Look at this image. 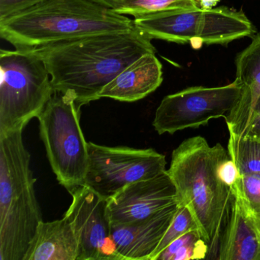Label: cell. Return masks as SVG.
I'll use <instances>...</instances> for the list:
<instances>
[{
  "instance_id": "5bb4252c",
  "label": "cell",
  "mask_w": 260,
  "mask_h": 260,
  "mask_svg": "<svg viewBox=\"0 0 260 260\" xmlns=\"http://www.w3.org/2000/svg\"><path fill=\"white\" fill-rule=\"evenodd\" d=\"M162 80V64L155 54L148 53L131 63L105 86L100 98L133 103L154 92Z\"/></svg>"
},
{
  "instance_id": "7c38bea8",
  "label": "cell",
  "mask_w": 260,
  "mask_h": 260,
  "mask_svg": "<svg viewBox=\"0 0 260 260\" xmlns=\"http://www.w3.org/2000/svg\"><path fill=\"white\" fill-rule=\"evenodd\" d=\"M180 206L176 202L144 220L112 225V236L121 260H150Z\"/></svg>"
},
{
  "instance_id": "9a60e30c",
  "label": "cell",
  "mask_w": 260,
  "mask_h": 260,
  "mask_svg": "<svg viewBox=\"0 0 260 260\" xmlns=\"http://www.w3.org/2000/svg\"><path fill=\"white\" fill-rule=\"evenodd\" d=\"M78 252L75 231L63 217L39 224L24 260H77Z\"/></svg>"
},
{
  "instance_id": "ffe728a7",
  "label": "cell",
  "mask_w": 260,
  "mask_h": 260,
  "mask_svg": "<svg viewBox=\"0 0 260 260\" xmlns=\"http://www.w3.org/2000/svg\"><path fill=\"white\" fill-rule=\"evenodd\" d=\"M174 10H201L196 0H123L115 11L134 18Z\"/></svg>"
},
{
  "instance_id": "3957f363",
  "label": "cell",
  "mask_w": 260,
  "mask_h": 260,
  "mask_svg": "<svg viewBox=\"0 0 260 260\" xmlns=\"http://www.w3.org/2000/svg\"><path fill=\"white\" fill-rule=\"evenodd\" d=\"M134 20L86 0H45L0 20V37L21 51L133 29Z\"/></svg>"
},
{
  "instance_id": "7402d4cb",
  "label": "cell",
  "mask_w": 260,
  "mask_h": 260,
  "mask_svg": "<svg viewBox=\"0 0 260 260\" xmlns=\"http://www.w3.org/2000/svg\"><path fill=\"white\" fill-rule=\"evenodd\" d=\"M45 0H0V20L28 10Z\"/></svg>"
},
{
  "instance_id": "30bf717a",
  "label": "cell",
  "mask_w": 260,
  "mask_h": 260,
  "mask_svg": "<svg viewBox=\"0 0 260 260\" xmlns=\"http://www.w3.org/2000/svg\"><path fill=\"white\" fill-rule=\"evenodd\" d=\"M69 193L72 202L63 217L78 239L77 260H121L112 238L107 199L85 185Z\"/></svg>"
},
{
  "instance_id": "e0dca14e",
  "label": "cell",
  "mask_w": 260,
  "mask_h": 260,
  "mask_svg": "<svg viewBox=\"0 0 260 260\" xmlns=\"http://www.w3.org/2000/svg\"><path fill=\"white\" fill-rule=\"evenodd\" d=\"M232 191L260 243V177L240 175Z\"/></svg>"
},
{
  "instance_id": "9c48e42d",
  "label": "cell",
  "mask_w": 260,
  "mask_h": 260,
  "mask_svg": "<svg viewBox=\"0 0 260 260\" xmlns=\"http://www.w3.org/2000/svg\"><path fill=\"white\" fill-rule=\"evenodd\" d=\"M241 88L235 81L218 87L192 86L164 97L153 125L159 135L208 125L210 120L226 118L237 106Z\"/></svg>"
},
{
  "instance_id": "8fae6325",
  "label": "cell",
  "mask_w": 260,
  "mask_h": 260,
  "mask_svg": "<svg viewBox=\"0 0 260 260\" xmlns=\"http://www.w3.org/2000/svg\"><path fill=\"white\" fill-rule=\"evenodd\" d=\"M179 202L176 186L165 171L124 187L108 199V210L112 225L125 224L144 220Z\"/></svg>"
},
{
  "instance_id": "d4e9b609",
  "label": "cell",
  "mask_w": 260,
  "mask_h": 260,
  "mask_svg": "<svg viewBox=\"0 0 260 260\" xmlns=\"http://www.w3.org/2000/svg\"><path fill=\"white\" fill-rule=\"evenodd\" d=\"M86 1L101 6L105 8L115 10V9L118 8L123 0H86Z\"/></svg>"
},
{
  "instance_id": "603a6c76",
  "label": "cell",
  "mask_w": 260,
  "mask_h": 260,
  "mask_svg": "<svg viewBox=\"0 0 260 260\" xmlns=\"http://www.w3.org/2000/svg\"><path fill=\"white\" fill-rule=\"evenodd\" d=\"M217 174L225 185L232 188L240 178V172L230 156L223 158L217 166Z\"/></svg>"
},
{
  "instance_id": "44dd1931",
  "label": "cell",
  "mask_w": 260,
  "mask_h": 260,
  "mask_svg": "<svg viewBox=\"0 0 260 260\" xmlns=\"http://www.w3.org/2000/svg\"><path fill=\"white\" fill-rule=\"evenodd\" d=\"M194 230H199L194 217L185 205L180 204L179 210L175 215L171 224L164 234L159 246L152 255L150 260H155L156 257L176 239Z\"/></svg>"
},
{
  "instance_id": "5b68a950",
  "label": "cell",
  "mask_w": 260,
  "mask_h": 260,
  "mask_svg": "<svg viewBox=\"0 0 260 260\" xmlns=\"http://www.w3.org/2000/svg\"><path fill=\"white\" fill-rule=\"evenodd\" d=\"M0 135L25 128L54 94L43 59L34 51H0Z\"/></svg>"
},
{
  "instance_id": "52a82bcc",
  "label": "cell",
  "mask_w": 260,
  "mask_h": 260,
  "mask_svg": "<svg viewBox=\"0 0 260 260\" xmlns=\"http://www.w3.org/2000/svg\"><path fill=\"white\" fill-rule=\"evenodd\" d=\"M80 109L70 92H54L38 118L53 172L68 191L83 185L89 169L88 142L80 127Z\"/></svg>"
},
{
  "instance_id": "8992f818",
  "label": "cell",
  "mask_w": 260,
  "mask_h": 260,
  "mask_svg": "<svg viewBox=\"0 0 260 260\" xmlns=\"http://www.w3.org/2000/svg\"><path fill=\"white\" fill-rule=\"evenodd\" d=\"M135 27L152 39L202 45H228L252 36L255 28L242 10L226 7L211 10H174L135 18Z\"/></svg>"
},
{
  "instance_id": "ac0fdd59",
  "label": "cell",
  "mask_w": 260,
  "mask_h": 260,
  "mask_svg": "<svg viewBox=\"0 0 260 260\" xmlns=\"http://www.w3.org/2000/svg\"><path fill=\"white\" fill-rule=\"evenodd\" d=\"M228 152L240 175L260 177V142L230 135Z\"/></svg>"
},
{
  "instance_id": "ba28073f",
  "label": "cell",
  "mask_w": 260,
  "mask_h": 260,
  "mask_svg": "<svg viewBox=\"0 0 260 260\" xmlns=\"http://www.w3.org/2000/svg\"><path fill=\"white\" fill-rule=\"evenodd\" d=\"M88 152L89 169L84 185L107 200L129 184L167 171L166 156L151 148L107 147L88 142Z\"/></svg>"
},
{
  "instance_id": "277c9868",
  "label": "cell",
  "mask_w": 260,
  "mask_h": 260,
  "mask_svg": "<svg viewBox=\"0 0 260 260\" xmlns=\"http://www.w3.org/2000/svg\"><path fill=\"white\" fill-rule=\"evenodd\" d=\"M22 132L0 135V260H24L43 221Z\"/></svg>"
},
{
  "instance_id": "d6986e66",
  "label": "cell",
  "mask_w": 260,
  "mask_h": 260,
  "mask_svg": "<svg viewBox=\"0 0 260 260\" xmlns=\"http://www.w3.org/2000/svg\"><path fill=\"white\" fill-rule=\"evenodd\" d=\"M208 246L199 230L189 231L164 249L155 260H198L207 258Z\"/></svg>"
},
{
  "instance_id": "7a4b0ae2",
  "label": "cell",
  "mask_w": 260,
  "mask_h": 260,
  "mask_svg": "<svg viewBox=\"0 0 260 260\" xmlns=\"http://www.w3.org/2000/svg\"><path fill=\"white\" fill-rule=\"evenodd\" d=\"M228 156L221 144L211 147L205 138L192 137L173 150L167 170L179 202L191 211L208 244L207 258H217L220 237L231 215L232 188L217 174L219 162Z\"/></svg>"
},
{
  "instance_id": "4fadbf2b",
  "label": "cell",
  "mask_w": 260,
  "mask_h": 260,
  "mask_svg": "<svg viewBox=\"0 0 260 260\" xmlns=\"http://www.w3.org/2000/svg\"><path fill=\"white\" fill-rule=\"evenodd\" d=\"M234 81L241 88L237 106L225 118L230 135L243 137L254 106L260 95V31L235 59Z\"/></svg>"
},
{
  "instance_id": "cb8c5ba5",
  "label": "cell",
  "mask_w": 260,
  "mask_h": 260,
  "mask_svg": "<svg viewBox=\"0 0 260 260\" xmlns=\"http://www.w3.org/2000/svg\"><path fill=\"white\" fill-rule=\"evenodd\" d=\"M241 138H249L260 142V95L252 109L244 136Z\"/></svg>"
},
{
  "instance_id": "2e32d148",
  "label": "cell",
  "mask_w": 260,
  "mask_h": 260,
  "mask_svg": "<svg viewBox=\"0 0 260 260\" xmlns=\"http://www.w3.org/2000/svg\"><path fill=\"white\" fill-rule=\"evenodd\" d=\"M217 259L260 260L258 237L245 218L234 194L229 220L220 237Z\"/></svg>"
},
{
  "instance_id": "6da1fadb",
  "label": "cell",
  "mask_w": 260,
  "mask_h": 260,
  "mask_svg": "<svg viewBox=\"0 0 260 260\" xmlns=\"http://www.w3.org/2000/svg\"><path fill=\"white\" fill-rule=\"evenodd\" d=\"M153 39L139 28L104 33L33 50L51 75L54 92H70L78 108L100 100V94L131 63L156 54Z\"/></svg>"
},
{
  "instance_id": "484cf974",
  "label": "cell",
  "mask_w": 260,
  "mask_h": 260,
  "mask_svg": "<svg viewBox=\"0 0 260 260\" xmlns=\"http://www.w3.org/2000/svg\"><path fill=\"white\" fill-rule=\"evenodd\" d=\"M201 10H208L215 8L220 0H196Z\"/></svg>"
}]
</instances>
